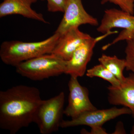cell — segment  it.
<instances>
[{
	"instance_id": "1",
	"label": "cell",
	"mask_w": 134,
	"mask_h": 134,
	"mask_svg": "<svg viewBox=\"0 0 134 134\" xmlns=\"http://www.w3.org/2000/svg\"><path fill=\"white\" fill-rule=\"evenodd\" d=\"M42 100L33 86L20 85L0 91V128L15 134L29 127Z\"/></svg>"
},
{
	"instance_id": "2",
	"label": "cell",
	"mask_w": 134,
	"mask_h": 134,
	"mask_svg": "<svg viewBox=\"0 0 134 134\" xmlns=\"http://www.w3.org/2000/svg\"><path fill=\"white\" fill-rule=\"evenodd\" d=\"M59 36V34L55 32L48 38L38 42L4 41L0 48L1 59L6 65L15 67L24 62L51 53Z\"/></svg>"
},
{
	"instance_id": "3",
	"label": "cell",
	"mask_w": 134,
	"mask_h": 134,
	"mask_svg": "<svg viewBox=\"0 0 134 134\" xmlns=\"http://www.w3.org/2000/svg\"><path fill=\"white\" fill-rule=\"evenodd\" d=\"M67 61L53 53L47 54L17 65L16 71L33 81H41L65 74Z\"/></svg>"
},
{
	"instance_id": "4",
	"label": "cell",
	"mask_w": 134,
	"mask_h": 134,
	"mask_svg": "<svg viewBox=\"0 0 134 134\" xmlns=\"http://www.w3.org/2000/svg\"><path fill=\"white\" fill-rule=\"evenodd\" d=\"M65 94L63 92L47 100H42L34 117V122L38 127L41 134L57 132L64 114Z\"/></svg>"
},
{
	"instance_id": "5",
	"label": "cell",
	"mask_w": 134,
	"mask_h": 134,
	"mask_svg": "<svg viewBox=\"0 0 134 134\" xmlns=\"http://www.w3.org/2000/svg\"><path fill=\"white\" fill-rule=\"evenodd\" d=\"M114 28H121L124 30L121 32L111 42L103 46L102 50H107L119 41H127L134 37V15L121 9L115 8L106 9L97 31L100 33L105 34Z\"/></svg>"
},
{
	"instance_id": "6",
	"label": "cell",
	"mask_w": 134,
	"mask_h": 134,
	"mask_svg": "<svg viewBox=\"0 0 134 134\" xmlns=\"http://www.w3.org/2000/svg\"><path fill=\"white\" fill-rule=\"evenodd\" d=\"M117 32L111 31L95 38L92 37L84 41L75 51L70 59L67 61L65 74L77 78L83 76L87 71V65L91 60L96 44L108 36Z\"/></svg>"
},
{
	"instance_id": "7",
	"label": "cell",
	"mask_w": 134,
	"mask_h": 134,
	"mask_svg": "<svg viewBox=\"0 0 134 134\" xmlns=\"http://www.w3.org/2000/svg\"><path fill=\"white\" fill-rule=\"evenodd\" d=\"M131 114L130 110L125 107L121 108L114 107L103 110L97 109L85 112L70 120H63L60 127L66 128L82 125L88 126L90 127L102 126L105 122L121 115Z\"/></svg>"
},
{
	"instance_id": "8",
	"label": "cell",
	"mask_w": 134,
	"mask_h": 134,
	"mask_svg": "<svg viewBox=\"0 0 134 134\" xmlns=\"http://www.w3.org/2000/svg\"><path fill=\"white\" fill-rule=\"evenodd\" d=\"M68 85V104L64 111L66 116L74 119L85 112L97 109L90 100L88 90L80 84L77 77L70 76Z\"/></svg>"
},
{
	"instance_id": "9",
	"label": "cell",
	"mask_w": 134,
	"mask_h": 134,
	"mask_svg": "<svg viewBox=\"0 0 134 134\" xmlns=\"http://www.w3.org/2000/svg\"><path fill=\"white\" fill-rule=\"evenodd\" d=\"M55 33L60 35L74 27L82 25H99L98 20L89 14L85 9L81 0H69Z\"/></svg>"
},
{
	"instance_id": "10",
	"label": "cell",
	"mask_w": 134,
	"mask_h": 134,
	"mask_svg": "<svg viewBox=\"0 0 134 134\" xmlns=\"http://www.w3.org/2000/svg\"><path fill=\"white\" fill-rule=\"evenodd\" d=\"M92 37L74 27L60 35L51 53L54 54L68 61L77 48L86 40Z\"/></svg>"
},
{
	"instance_id": "11",
	"label": "cell",
	"mask_w": 134,
	"mask_h": 134,
	"mask_svg": "<svg viewBox=\"0 0 134 134\" xmlns=\"http://www.w3.org/2000/svg\"><path fill=\"white\" fill-rule=\"evenodd\" d=\"M108 90V99L110 104L122 105L129 108L134 119V73L126 77L119 87L110 85Z\"/></svg>"
},
{
	"instance_id": "12",
	"label": "cell",
	"mask_w": 134,
	"mask_h": 134,
	"mask_svg": "<svg viewBox=\"0 0 134 134\" xmlns=\"http://www.w3.org/2000/svg\"><path fill=\"white\" fill-rule=\"evenodd\" d=\"M37 1V0H4L0 5V17L19 15L29 19L48 23L42 14L32 8V5Z\"/></svg>"
},
{
	"instance_id": "13",
	"label": "cell",
	"mask_w": 134,
	"mask_h": 134,
	"mask_svg": "<svg viewBox=\"0 0 134 134\" xmlns=\"http://www.w3.org/2000/svg\"><path fill=\"white\" fill-rule=\"evenodd\" d=\"M98 61L111 72L121 83L125 81L126 77L123 75V72L126 68L125 59H119L116 55L111 56L103 54L99 58Z\"/></svg>"
},
{
	"instance_id": "14",
	"label": "cell",
	"mask_w": 134,
	"mask_h": 134,
	"mask_svg": "<svg viewBox=\"0 0 134 134\" xmlns=\"http://www.w3.org/2000/svg\"><path fill=\"white\" fill-rule=\"evenodd\" d=\"M88 77H98L107 81L111 86L114 87H119L121 83L111 72L102 64L96 65L87 70L86 74Z\"/></svg>"
},
{
	"instance_id": "15",
	"label": "cell",
	"mask_w": 134,
	"mask_h": 134,
	"mask_svg": "<svg viewBox=\"0 0 134 134\" xmlns=\"http://www.w3.org/2000/svg\"><path fill=\"white\" fill-rule=\"evenodd\" d=\"M125 49L126 70L134 73V36L127 40Z\"/></svg>"
},
{
	"instance_id": "16",
	"label": "cell",
	"mask_w": 134,
	"mask_h": 134,
	"mask_svg": "<svg viewBox=\"0 0 134 134\" xmlns=\"http://www.w3.org/2000/svg\"><path fill=\"white\" fill-rule=\"evenodd\" d=\"M108 2L117 5L121 10L134 15V0H101L100 3L104 5Z\"/></svg>"
},
{
	"instance_id": "17",
	"label": "cell",
	"mask_w": 134,
	"mask_h": 134,
	"mask_svg": "<svg viewBox=\"0 0 134 134\" xmlns=\"http://www.w3.org/2000/svg\"><path fill=\"white\" fill-rule=\"evenodd\" d=\"M47 10L50 12L64 13L69 0H47Z\"/></svg>"
},
{
	"instance_id": "18",
	"label": "cell",
	"mask_w": 134,
	"mask_h": 134,
	"mask_svg": "<svg viewBox=\"0 0 134 134\" xmlns=\"http://www.w3.org/2000/svg\"><path fill=\"white\" fill-rule=\"evenodd\" d=\"M91 130L88 132L86 130L82 129L81 133L82 134H107L108 133L102 126H95L91 127Z\"/></svg>"
},
{
	"instance_id": "19",
	"label": "cell",
	"mask_w": 134,
	"mask_h": 134,
	"mask_svg": "<svg viewBox=\"0 0 134 134\" xmlns=\"http://www.w3.org/2000/svg\"><path fill=\"white\" fill-rule=\"evenodd\" d=\"M113 134H126L124 127V124L121 121H119L117 123L115 127V129Z\"/></svg>"
},
{
	"instance_id": "20",
	"label": "cell",
	"mask_w": 134,
	"mask_h": 134,
	"mask_svg": "<svg viewBox=\"0 0 134 134\" xmlns=\"http://www.w3.org/2000/svg\"><path fill=\"white\" fill-rule=\"evenodd\" d=\"M130 133L132 134H134V125L132 127V130H131Z\"/></svg>"
},
{
	"instance_id": "21",
	"label": "cell",
	"mask_w": 134,
	"mask_h": 134,
	"mask_svg": "<svg viewBox=\"0 0 134 134\" xmlns=\"http://www.w3.org/2000/svg\"><path fill=\"white\" fill-rule=\"evenodd\" d=\"M41 1H44V0H41Z\"/></svg>"
}]
</instances>
